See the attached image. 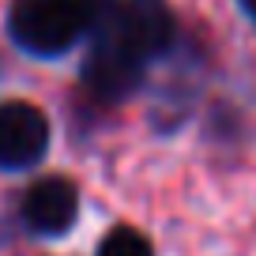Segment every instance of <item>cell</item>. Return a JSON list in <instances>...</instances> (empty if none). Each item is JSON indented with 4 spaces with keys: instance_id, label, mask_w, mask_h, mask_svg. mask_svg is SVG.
Returning a JSON list of instances; mask_svg holds the SVG:
<instances>
[{
    "instance_id": "cell-1",
    "label": "cell",
    "mask_w": 256,
    "mask_h": 256,
    "mask_svg": "<svg viewBox=\"0 0 256 256\" xmlns=\"http://www.w3.org/2000/svg\"><path fill=\"white\" fill-rule=\"evenodd\" d=\"M8 26L12 38L34 56H56L87 34L72 0H16Z\"/></svg>"
},
{
    "instance_id": "cell-2",
    "label": "cell",
    "mask_w": 256,
    "mask_h": 256,
    "mask_svg": "<svg viewBox=\"0 0 256 256\" xmlns=\"http://www.w3.org/2000/svg\"><path fill=\"white\" fill-rule=\"evenodd\" d=\"M144 64L147 60L136 56L124 42H117L113 34H98L83 60V83L102 102H124L144 80Z\"/></svg>"
},
{
    "instance_id": "cell-3",
    "label": "cell",
    "mask_w": 256,
    "mask_h": 256,
    "mask_svg": "<svg viewBox=\"0 0 256 256\" xmlns=\"http://www.w3.org/2000/svg\"><path fill=\"white\" fill-rule=\"evenodd\" d=\"M106 34L124 42L136 56L151 60L174 46V16H170L166 0H128L117 8Z\"/></svg>"
},
{
    "instance_id": "cell-4",
    "label": "cell",
    "mask_w": 256,
    "mask_h": 256,
    "mask_svg": "<svg viewBox=\"0 0 256 256\" xmlns=\"http://www.w3.org/2000/svg\"><path fill=\"white\" fill-rule=\"evenodd\" d=\"M49 151V120L30 102H4L0 106V166L26 170L42 162Z\"/></svg>"
},
{
    "instance_id": "cell-5",
    "label": "cell",
    "mask_w": 256,
    "mask_h": 256,
    "mask_svg": "<svg viewBox=\"0 0 256 256\" xmlns=\"http://www.w3.org/2000/svg\"><path fill=\"white\" fill-rule=\"evenodd\" d=\"M76 215H80V192L68 177H42L23 196V222L42 238L72 230Z\"/></svg>"
},
{
    "instance_id": "cell-6",
    "label": "cell",
    "mask_w": 256,
    "mask_h": 256,
    "mask_svg": "<svg viewBox=\"0 0 256 256\" xmlns=\"http://www.w3.org/2000/svg\"><path fill=\"white\" fill-rule=\"evenodd\" d=\"M98 256H154V252H151V241L140 230H132V226H113L102 238V245H98Z\"/></svg>"
},
{
    "instance_id": "cell-7",
    "label": "cell",
    "mask_w": 256,
    "mask_h": 256,
    "mask_svg": "<svg viewBox=\"0 0 256 256\" xmlns=\"http://www.w3.org/2000/svg\"><path fill=\"white\" fill-rule=\"evenodd\" d=\"M241 8H245V12H248V16H252V19H256V0H241Z\"/></svg>"
}]
</instances>
